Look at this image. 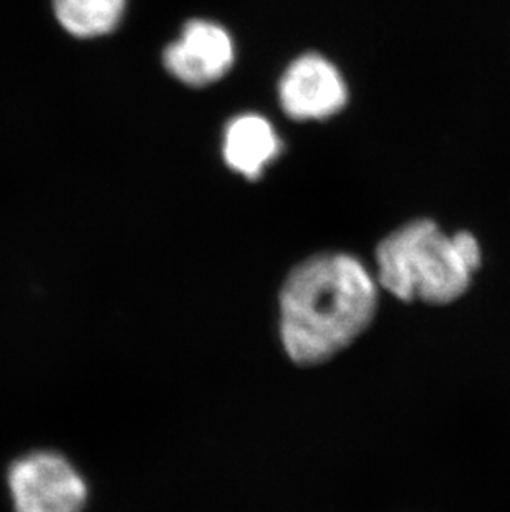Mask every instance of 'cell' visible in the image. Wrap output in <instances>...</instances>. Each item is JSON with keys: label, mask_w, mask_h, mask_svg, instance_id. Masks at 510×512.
I'll return each instance as SVG.
<instances>
[{"label": "cell", "mask_w": 510, "mask_h": 512, "mask_svg": "<svg viewBox=\"0 0 510 512\" xmlns=\"http://www.w3.org/2000/svg\"><path fill=\"white\" fill-rule=\"evenodd\" d=\"M15 512H82L88 489L72 463L57 453H34L9 471Z\"/></svg>", "instance_id": "3"}, {"label": "cell", "mask_w": 510, "mask_h": 512, "mask_svg": "<svg viewBox=\"0 0 510 512\" xmlns=\"http://www.w3.org/2000/svg\"><path fill=\"white\" fill-rule=\"evenodd\" d=\"M481 266L469 232L444 234L428 219L391 232L376 249V281L396 299L444 305L459 299Z\"/></svg>", "instance_id": "2"}, {"label": "cell", "mask_w": 510, "mask_h": 512, "mask_svg": "<svg viewBox=\"0 0 510 512\" xmlns=\"http://www.w3.org/2000/svg\"><path fill=\"white\" fill-rule=\"evenodd\" d=\"M126 0H55L63 29L82 39L110 34L120 25Z\"/></svg>", "instance_id": "7"}, {"label": "cell", "mask_w": 510, "mask_h": 512, "mask_svg": "<svg viewBox=\"0 0 510 512\" xmlns=\"http://www.w3.org/2000/svg\"><path fill=\"white\" fill-rule=\"evenodd\" d=\"M280 107L292 120H325L348 100L347 83L330 60L318 54L295 58L279 83Z\"/></svg>", "instance_id": "4"}, {"label": "cell", "mask_w": 510, "mask_h": 512, "mask_svg": "<svg viewBox=\"0 0 510 512\" xmlns=\"http://www.w3.org/2000/svg\"><path fill=\"white\" fill-rule=\"evenodd\" d=\"M279 309L280 340L290 360L320 365L370 327L378 309V281L352 254H317L287 276Z\"/></svg>", "instance_id": "1"}, {"label": "cell", "mask_w": 510, "mask_h": 512, "mask_svg": "<svg viewBox=\"0 0 510 512\" xmlns=\"http://www.w3.org/2000/svg\"><path fill=\"white\" fill-rule=\"evenodd\" d=\"M236 58L231 34L206 19L189 20L178 39L164 50V67L189 87H206L224 77Z\"/></svg>", "instance_id": "5"}, {"label": "cell", "mask_w": 510, "mask_h": 512, "mask_svg": "<svg viewBox=\"0 0 510 512\" xmlns=\"http://www.w3.org/2000/svg\"><path fill=\"white\" fill-rule=\"evenodd\" d=\"M282 151V140L267 118L246 113L232 118L222 136V158L244 178L259 179Z\"/></svg>", "instance_id": "6"}]
</instances>
